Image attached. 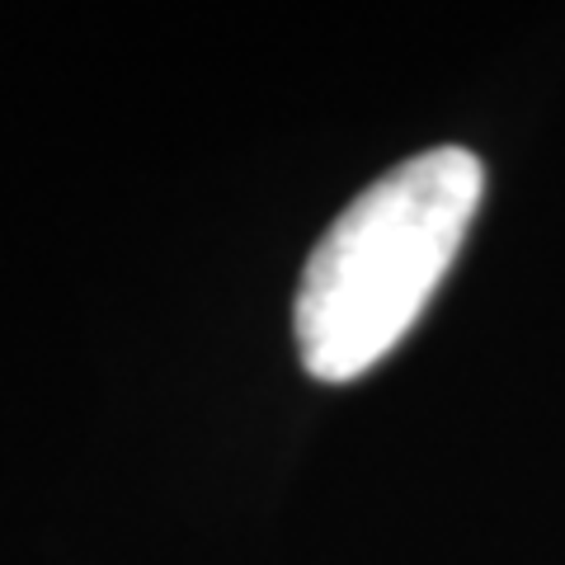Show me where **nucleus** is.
<instances>
[{
	"instance_id": "1",
	"label": "nucleus",
	"mask_w": 565,
	"mask_h": 565,
	"mask_svg": "<svg viewBox=\"0 0 565 565\" xmlns=\"http://www.w3.org/2000/svg\"><path fill=\"white\" fill-rule=\"evenodd\" d=\"M486 170L434 147L367 184L311 250L292 334L316 382H353L392 353L452 269L481 207Z\"/></svg>"
}]
</instances>
